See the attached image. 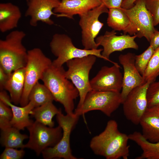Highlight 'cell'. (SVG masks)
Returning <instances> with one entry per match:
<instances>
[{"instance_id":"1","label":"cell","mask_w":159,"mask_h":159,"mask_svg":"<svg viewBox=\"0 0 159 159\" xmlns=\"http://www.w3.org/2000/svg\"><path fill=\"white\" fill-rule=\"evenodd\" d=\"M129 140L128 135L120 132L117 122L111 120L102 132L92 138L90 146L95 154L107 159H127Z\"/></svg>"},{"instance_id":"2","label":"cell","mask_w":159,"mask_h":159,"mask_svg":"<svg viewBox=\"0 0 159 159\" xmlns=\"http://www.w3.org/2000/svg\"><path fill=\"white\" fill-rule=\"evenodd\" d=\"M63 66L52 65L45 72L41 80L52 94L54 100L63 106L67 114L74 113V100L78 96V91L64 74Z\"/></svg>"},{"instance_id":"3","label":"cell","mask_w":159,"mask_h":159,"mask_svg":"<svg viewBox=\"0 0 159 159\" xmlns=\"http://www.w3.org/2000/svg\"><path fill=\"white\" fill-rule=\"evenodd\" d=\"M26 35L22 31L14 30L0 40V66L8 74L26 66L27 51L22 43Z\"/></svg>"},{"instance_id":"4","label":"cell","mask_w":159,"mask_h":159,"mask_svg":"<svg viewBox=\"0 0 159 159\" xmlns=\"http://www.w3.org/2000/svg\"><path fill=\"white\" fill-rule=\"evenodd\" d=\"M96 57L94 55H90L70 60L66 63L68 69L65 70L64 75L71 81L79 93L80 100L75 109L81 107L87 94L92 90L89 73L96 61Z\"/></svg>"},{"instance_id":"5","label":"cell","mask_w":159,"mask_h":159,"mask_svg":"<svg viewBox=\"0 0 159 159\" xmlns=\"http://www.w3.org/2000/svg\"><path fill=\"white\" fill-rule=\"evenodd\" d=\"M51 52L57 58L52 61V65L60 67L70 60L90 55L106 60L102 54L103 49L87 50L76 47L71 38L65 34L56 33L52 36L49 44Z\"/></svg>"},{"instance_id":"6","label":"cell","mask_w":159,"mask_h":159,"mask_svg":"<svg viewBox=\"0 0 159 159\" xmlns=\"http://www.w3.org/2000/svg\"><path fill=\"white\" fill-rule=\"evenodd\" d=\"M52 64L51 60L40 48H35L27 51L24 86L20 102L21 106H24L29 103L31 90L39 80L41 79L45 72Z\"/></svg>"},{"instance_id":"7","label":"cell","mask_w":159,"mask_h":159,"mask_svg":"<svg viewBox=\"0 0 159 159\" xmlns=\"http://www.w3.org/2000/svg\"><path fill=\"white\" fill-rule=\"evenodd\" d=\"M79 117L74 113L72 114L65 115L60 110L56 115V119L58 125L62 129V136L55 146L47 148L42 151V154L44 159H78L72 154L70 145V136Z\"/></svg>"},{"instance_id":"8","label":"cell","mask_w":159,"mask_h":159,"mask_svg":"<svg viewBox=\"0 0 159 159\" xmlns=\"http://www.w3.org/2000/svg\"><path fill=\"white\" fill-rule=\"evenodd\" d=\"M120 92L91 90L87 94L80 108L74 113L80 116L90 111L98 110L107 116L122 104Z\"/></svg>"},{"instance_id":"9","label":"cell","mask_w":159,"mask_h":159,"mask_svg":"<svg viewBox=\"0 0 159 159\" xmlns=\"http://www.w3.org/2000/svg\"><path fill=\"white\" fill-rule=\"evenodd\" d=\"M26 128L29 136L28 142L24 144L25 148L33 150L37 156L46 148L55 146L62 135V129L59 125L51 127L36 121Z\"/></svg>"},{"instance_id":"10","label":"cell","mask_w":159,"mask_h":159,"mask_svg":"<svg viewBox=\"0 0 159 159\" xmlns=\"http://www.w3.org/2000/svg\"><path fill=\"white\" fill-rule=\"evenodd\" d=\"M109 9L103 4L79 16V25L81 29V41L85 49H96L99 46L95 39L104 24L99 20L100 16L108 13Z\"/></svg>"},{"instance_id":"11","label":"cell","mask_w":159,"mask_h":159,"mask_svg":"<svg viewBox=\"0 0 159 159\" xmlns=\"http://www.w3.org/2000/svg\"><path fill=\"white\" fill-rule=\"evenodd\" d=\"M150 83L146 82L133 89L122 103L124 116L135 125L139 124L142 117L148 108L147 91Z\"/></svg>"},{"instance_id":"12","label":"cell","mask_w":159,"mask_h":159,"mask_svg":"<svg viewBox=\"0 0 159 159\" xmlns=\"http://www.w3.org/2000/svg\"><path fill=\"white\" fill-rule=\"evenodd\" d=\"M136 26L137 37H145L150 42L155 30L152 17L147 8L145 0H137L134 5L128 9L121 7Z\"/></svg>"},{"instance_id":"13","label":"cell","mask_w":159,"mask_h":159,"mask_svg":"<svg viewBox=\"0 0 159 159\" xmlns=\"http://www.w3.org/2000/svg\"><path fill=\"white\" fill-rule=\"evenodd\" d=\"M115 31L113 30L106 31L103 35L97 37L95 39L96 44L99 46H102L103 50L102 55L109 61L114 64L118 63L113 62L109 59L110 54L116 51H121L125 49L131 48L138 49V46L135 41L138 37L137 34L131 36L124 34L117 36Z\"/></svg>"},{"instance_id":"14","label":"cell","mask_w":159,"mask_h":159,"mask_svg":"<svg viewBox=\"0 0 159 159\" xmlns=\"http://www.w3.org/2000/svg\"><path fill=\"white\" fill-rule=\"evenodd\" d=\"M120 67L117 64L110 67H102L96 75L90 80L92 90L120 92L123 77Z\"/></svg>"},{"instance_id":"15","label":"cell","mask_w":159,"mask_h":159,"mask_svg":"<svg viewBox=\"0 0 159 159\" xmlns=\"http://www.w3.org/2000/svg\"><path fill=\"white\" fill-rule=\"evenodd\" d=\"M135 56L133 53H128L119 56V62L124 69L122 87L120 92L122 103L132 90L145 83L135 66Z\"/></svg>"},{"instance_id":"16","label":"cell","mask_w":159,"mask_h":159,"mask_svg":"<svg viewBox=\"0 0 159 159\" xmlns=\"http://www.w3.org/2000/svg\"><path fill=\"white\" fill-rule=\"evenodd\" d=\"M60 0H30L28 1V7L25 16L30 17L29 24L36 26L39 22L47 25H53L54 21L51 19L52 15H57L54 9L59 4Z\"/></svg>"},{"instance_id":"17","label":"cell","mask_w":159,"mask_h":159,"mask_svg":"<svg viewBox=\"0 0 159 159\" xmlns=\"http://www.w3.org/2000/svg\"><path fill=\"white\" fill-rule=\"evenodd\" d=\"M102 4L100 0H61L53 12L58 17L72 19L74 15L84 14Z\"/></svg>"},{"instance_id":"18","label":"cell","mask_w":159,"mask_h":159,"mask_svg":"<svg viewBox=\"0 0 159 159\" xmlns=\"http://www.w3.org/2000/svg\"><path fill=\"white\" fill-rule=\"evenodd\" d=\"M0 100L9 106L11 110L13 117L10 124L12 126L19 130H24L32 123L33 121L30 119L29 115L35 107L32 102H29L24 106H17L13 104L10 97L4 90L0 91Z\"/></svg>"},{"instance_id":"19","label":"cell","mask_w":159,"mask_h":159,"mask_svg":"<svg viewBox=\"0 0 159 159\" xmlns=\"http://www.w3.org/2000/svg\"><path fill=\"white\" fill-rule=\"evenodd\" d=\"M139 124L144 138L152 143L159 142V112L155 108H148Z\"/></svg>"},{"instance_id":"20","label":"cell","mask_w":159,"mask_h":159,"mask_svg":"<svg viewBox=\"0 0 159 159\" xmlns=\"http://www.w3.org/2000/svg\"><path fill=\"white\" fill-rule=\"evenodd\" d=\"M107 23L109 27L115 31H122L125 34L135 35L137 29L127 14L119 8L109 9Z\"/></svg>"},{"instance_id":"21","label":"cell","mask_w":159,"mask_h":159,"mask_svg":"<svg viewBox=\"0 0 159 159\" xmlns=\"http://www.w3.org/2000/svg\"><path fill=\"white\" fill-rule=\"evenodd\" d=\"M21 16L17 6L10 2L0 4V31L4 33L17 27Z\"/></svg>"},{"instance_id":"22","label":"cell","mask_w":159,"mask_h":159,"mask_svg":"<svg viewBox=\"0 0 159 159\" xmlns=\"http://www.w3.org/2000/svg\"><path fill=\"white\" fill-rule=\"evenodd\" d=\"M25 67L13 72L4 86V89L9 92L11 102L17 105L20 104L25 84Z\"/></svg>"},{"instance_id":"23","label":"cell","mask_w":159,"mask_h":159,"mask_svg":"<svg viewBox=\"0 0 159 159\" xmlns=\"http://www.w3.org/2000/svg\"><path fill=\"white\" fill-rule=\"evenodd\" d=\"M129 139L135 142L142 153L136 159H159V142L152 143L146 140L142 133L135 131L128 135Z\"/></svg>"},{"instance_id":"24","label":"cell","mask_w":159,"mask_h":159,"mask_svg":"<svg viewBox=\"0 0 159 159\" xmlns=\"http://www.w3.org/2000/svg\"><path fill=\"white\" fill-rule=\"evenodd\" d=\"M20 130L12 126L1 130L0 143L2 146L5 148H25L23 141L29 137L21 133Z\"/></svg>"},{"instance_id":"25","label":"cell","mask_w":159,"mask_h":159,"mask_svg":"<svg viewBox=\"0 0 159 159\" xmlns=\"http://www.w3.org/2000/svg\"><path fill=\"white\" fill-rule=\"evenodd\" d=\"M60 110L58 109L53 104V102H49L34 107L30 114L34 118L35 121L45 125L53 127L54 123L52 118Z\"/></svg>"},{"instance_id":"26","label":"cell","mask_w":159,"mask_h":159,"mask_svg":"<svg viewBox=\"0 0 159 159\" xmlns=\"http://www.w3.org/2000/svg\"><path fill=\"white\" fill-rule=\"evenodd\" d=\"M29 102H32L35 107L47 102H53V97L50 90L44 84L37 82L33 87L29 96Z\"/></svg>"},{"instance_id":"27","label":"cell","mask_w":159,"mask_h":159,"mask_svg":"<svg viewBox=\"0 0 159 159\" xmlns=\"http://www.w3.org/2000/svg\"><path fill=\"white\" fill-rule=\"evenodd\" d=\"M159 75V47L150 59L143 77L145 82L155 81Z\"/></svg>"},{"instance_id":"28","label":"cell","mask_w":159,"mask_h":159,"mask_svg":"<svg viewBox=\"0 0 159 159\" xmlns=\"http://www.w3.org/2000/svg\"><path fill=\"white\" fill-rule=\"evenodd\" d=\"M155 50L150 46L143 53L135 56V64L136 68L143 76L148 63Z\"/></svg>"},{"instance_id":"29","label":"cell","mask_w":159,"mask_h":159,"mask_svg":"<svg viewBox=\"0 0 159 159\" xmlns=\"http://www.w3.org/2000/svg\"><path fill=\"white\" fill-rule=\"evenodd\" d=\"M148 108L159 106V80L151 83L147 91Z\"/></svg>"},{"instance_id":"30","label":"cell","mask_w":159,"mask_h":159,"mask_svg":"<svg viewBox=\"0 0 159 159\" xmlns=\"http://www.w3.org/2000/svg\"><path fill=\"white\" fill-rule=\"evenodd\" d=\"M13 114L10 107L0 100V128L1 130L10 127Z\"/></svg>"},{"instance_id":"31","label":"cell","mask_w":159,"mask_h":159,"mask_svg":"<svg viewBox=\"0 0 159 159\" xmlns=\"http://www.w3.org/2000/svg\"><path fill=\"white\" fill-rule=\"evenodd\" d=\"M146 7L151 14L154 26L159 24V0H145Z\"/></svg>"},{"instance_id":"32","label":"cell","mask_w":159,"mask_h":159,"mask_svg":"<svg viewBox=\"0 0 159 159\" xmlns=\"http://www.w3.org/2000/svg\"><path fill=\"white\" fill-rule=\"evenodd\" d=\"M25 153L23 149L17 150L11 148H5L0 156V159H20Z\"/></svg>"},{"instance_id":"33","label":"cell","mask_w":159,"mask_h":159,"mask_svg":"<svg viewBox=\"0 0 159 159\" xmlns=\"http://www.w3.org/2000/svg\"><path fill=\"white\" fill-rule=\"evenodd\" d=\"M108 9L111 8H119L121 7L123 0H100Z\"/></svg>"},{"instance_id":"34","label":"cell","mask_w":159,"mask_h":159,"mask_svg":"<svg viewBox=\"0 0 159 159\" xmlns=\"http://www.w3.org/2000/svg\"><path fill=\"white\" fill-rule=\"evenodd\" d=\"M10 74L6 73L2 67L0 66V89L3 90L5 84L8 80Z\"/></svg>"},{"instance_id":"35","label":"cell","mask_w":159,"mask_h":159,"mask_svg":"<svg viewBox=\"0 0 159 159\" xmlns=\"http://www.w3.org/2000/svg\"><path fill=\"white\" fill-rule=\"evenodd\" d=\"M150 42V46L155 50L159 47V31L155 30Z\"/></svg>"},{"instance_id":"36","label":"cell","mask_w":159,"mask_h":159,"mask_svg":"<svg viewBox=\"0 0 159 159\" xmlns=\"http://www.w3.org/2000/svg\"><path fill=\"white\" fill-rule=\"evenodd\" d=\"M137 0H123L122 2V5L125 8H129L134 5L135 1Z\"/></svg>"},{"instance_id":"37","label":"cell","mask_w":159,"mask_h":159,"mask_svg":"<svg viewBox=\"0 0 159 159\" xmlns=\"http://www.w3.org/2000/svg\"><path fill=\"white\" fill-rule=\"evenodd\" d=\"M155 108H156L157 110L159 112V106Z\"/></svg>"},{"instance_id":"38","label":"cell","mask_w":159,"mask_h":159,"mask_svg":"<svg viewBox=\"0 0 159 159\" xmlns=\"http://www.w3.org/2000/svg\"><path fill=\"white\" fill-rule=\"evenodd\" d=\"M26 0L28 2V1H29L30 0Z\"/></svg>"}]
</instances>
